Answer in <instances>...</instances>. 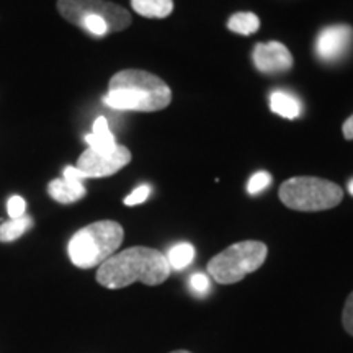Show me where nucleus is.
I'll return each instance as SVG.
<instances>
[{"label": "nucleus", "instance_id": "nucleus-9", "mask_svg": "<svg viewBox=\"0 0 353 353\" xmlns=\"http://www.w3.org/2000/svg\"><path fill=\"white\" fill-rule=\"evenodd\" d=\"M254 64L263 74H283L293 68V56L278 41L259 43L254 50Z\"/></svg>", "mask_w": 353, "mask_h": 353}, {"label": "nucleus", "instance_id": "nucleus-2", "mask_svg": "<svg viewBox=\"0 0 353 353\" xmlns=\"http://www.w3.org/2000/svg\"><path fill=\"white\" fill-rule=\"evenodd\" d=\"M105 103L121 112H159L169 107L172 90L161 77L139 69L120 70L112 77Z\"/></svg>", "mask_w": 353, "mask_h": 353}, {"label": "nucleus", "instance_id": "nucleus-17", "mask_svg": "<svg viewBox=\"0 0 353 353\" xmlns=\"http://www.w3.org/2000/svg\"><path fill=\"white\" fill-rule=\"evenodd\" d=\"M79 28H82L83 32L90 33L92 37H105V34L112 33V28H110L108 21L103 19V17L99 15H85L83 19L79 20L76 25Z\"/></svg>", "mask_w": 353, "mask_h": 353}, {"label": "nucleus", "instance_id": "nucleus-15", "mask_svg": "<svg viewBox=\"0 0 353 353\" xmlns=\"http://www.w3.org/2000/svg\"><path fill=\"white\" fill-rule=\"evenodd\" d=\"M33 226V219L30 216H21V218L6 221L0 224V242H13L20 239L26 231Z\"/></svg>", "mask_w": 353, "mask_h": 353}, {"label": "nucleus", "instance_id": "nucleus-1", "mask_svg": "<svg viewBox=\"0 0 353 353\" xmlns=\"http://www.w3.org/2000/svg\"><path fill=\"white\" fill-rule=\"evenodd\" d=\"M167 257L151 247H130L99 267L97 281L108 290H121L141 281L148 286L164 283L170 275Z\"/></svg>", "mask_w": 353, "mask_h": 353}, {"label": "nucleus", "instance_id": "nucleus-20", "mask_svg": "<svg viewBox=\"0 0 353 353\" xmlns=\"http://www.w3.org/2000/svg\"><path fill=\"white\" fill-rule=\"evenodd\" d=\"M149 195H151V187L149 185H141L136 190H132L125 198V205L126 206H136V205H141V203H144L148 200Z\"/></svg>", "mask_w": 353, "mask_h": 353}, {"label": "nucleus", "instance_id": "nucleus-16", "mask_svg": "<svg viewBox=\"0 0 353 353\" xmlns=\"http://www.w3.org/2000/svg\"><path fill=\"white\" fill-rule=\"evenodd\" d=\"M228 28L234 33L239 34H252L260 28L259 17L252 12H239L234 15L228 21Z\"/></svg>", "mask_w": 353, "mask_h": 353}, {"label": "nucleus", "instance_id": "nucleus-22", "mask_svg": "<svg viewBox=\"0 0 353 353\" xmlns=\"http://www.w3.org/2000/svg\"><path fill=\"white\" fill-rule=\"evenodd\" d=\"M342 324L343 329H345L350 335H353V291L350 293V296L347 298L345 306H343Z\"/></svg>", "mask_w": 353, "mask_h": 353}, {"label": "nucleus", "instance_id": "nucleus-18", "mask_svg": "<svg viewBox=\"0 0 353 353\" xmlns=\"http://www.w3.org/2000/svg\"><path fill=\"white\" fill-rule=\"evenodd\" d=\"M270 183H272V175L268 174V172H263V170L257 172V174L250 176L249 183H247V192H249L250 195H257V193L267 188Z\"/></svg>", "mask_w": 353, "mask_h": 353}, {"label": "nucleus", "instance_id": "nucleus-7", "mask_svg": "<svg viewBox=\"0 0 353 353\" xmlns=\"http://www.w3.org/2000/svg\"><path fill=\"white\" fill-rule=\"evenodd\" d=\"M131 162V152L125 145L117 144L110 151H95L88 148L77 161V169L87 179H101L120 172Z\"/></svg>", "mask_w": 353, "mask_h": 353}, {"label": "nucleus", "instance_id": "nucleus-25", "mask_svg": "<svg viewBox=\"0 0 353 353\" xmlns=\"http://www.w3.org/2000/svg\"><path fill=\"white\" fill-rule=\"evenodd\" d=\"M170 353H192V352H188V350H175V352H170Z\"/></svg>", "mask_w": 353, "mask_h": 353}, {"label": "nucleus", "instance_id": "nucleus-21", "mask_svg": "<svg viewBox=\"0 0 353 353\" xmlns=\"http://www.w3.org/2000/svg\"><path fill=\"white\" fill-rule=\"evenodd\" d=\"M7 213L10 216V219H17L25 216L26 213V201L19 195H13L7 203Z\"/></svg>", "mask_w": 353, "mask_h": 353}, {"label": "nucleus", "instance_id": "nucleus-4", "mask_svg": "<svg viewBox=\"0 0 353 353\" xmlns=\"http://www.w3.org/2000/svg\"><path fill=\"white\" fill-rule=\"evenodd\" d=\"M343 198L337 183L317 176H293L280 187V200L294 211H325L335 208Z\"/></svg>", "mask_w": 353, "mask_h": 353}, {"label": "nucleus", "instance_id": "nucleus-5", "mask_svg": "<svg viewBox=\"0 0 353 353\" xmlns=\"http://www.w3.org/2000/svg\"><path fill=\"white\" fill-rule=\"evenodd\" d=\"M268 249L263 242L242 241L214 255L208 263V273L221 285H232L262 267Z\"/></svg>", "mask_w": 353, "mask_h": 353}, {"label": "nucleus", "instance_id": "nucleus-6", "mask_svg": "<svg viewBox=\"0 0 353 353\" xmlns=\"http://www.w3.org/2000/svg\"><path fill=\"white\" fill-rule=\"evenodd\" d=\"M57 10L69 23L77 25L85 15H99L108 21L112 33L123 32L131 25V13L108 0H57Z\"/></svg>", "mask_w": 353, "mask_h": 353}, {"label": "nucleus", "instance_id": "nucleus-3", "mask_svg": "<svg viewBox=\"0 0 353 353\" xmlns=\"http://www.w3.org/2000/svg\"><path fill=\"white\" fill-rule=\"evenodd\" d=\"M125 231L117 221H97L82 228L70 237L68 254L70 262L79 268L100 267L121 245Z\"/></svg>", "mask_w": 353, "mask_h": 353}, {"label": "nucleus", "instance_id": "nucleus-10", "mask_svg": "<svg viewBox=\"0 0 353 353\" xmlns=\"http://www.w3.org/2000/svg\"><path fill=\"white\" fill-rule=\"evenodd\" d=\"M83 180H87V176L76 165H69L64 169L63 179L52 180L48 185V193L52 200L61 205H70V203H76L85 196Z\"/></svg>", "mask_w": 353, "mask_h": 353}, {"label": "nucleus", "instance_id": "nucleus-13", "mask_svg": "<svg viewBox=\"0 0 353 353\" xmlns=\"http://www.w3.org/2000/svg\"><path fill=\"white\" fill-rule=\"evenodd\" d=\"M131 7L145 19H165L174 10V0H131Z\"/></svg>", "mask_w": 353, "mask_h": 353}, {"label": "nucleus", "instance_id": "nucleus-24", "mask_svg": "<svg viewBox=\"0 0 353 353\" xmlns=\"http://www.w3.org/2000/svg\"><path fill=\"white\" fill-rule=\"evenodd\" d=\"M348 193H350V195L353 196V179L350 180V182H348Z\"/></svg>", "mask_w": 353, "mask_h": 353}, {"label": "nucleus", "instance_id": "nucleus-23", "mask_svg": "<svg viewBox=\"0 0 353 353\" xmlns=\"http://www.w3.org/2000/svg\"><path fill=\"white\" fill-rule=\"evenodd\" d=\"M342 132H343V136H345V139H348V141L353 139V114L348 118L345 123H343Z\"/></svg>", "mask_w": 353, "mask_h": 353}, {"label": "nucleus", "instance_id": "nucleus-11", "mask_svg": "<svg viewBox=\"0 0 353 353\" xmlns=\"http://www.w3.org/2000/svg\"><path fill=\"white\" fill-rule=\"evenodd\" d=\"M270 108L273 113L280 114L286 120H294L303 112V105L296 97H293L290 92L275 90L270 95Z\"/></svg>", "mask_w": 353, "mask_h": 353}, {"label": "nucleus", "instance_id": "nucleus-14", "mask_svg": "<svg viewBox=\"0 0 353 353\" xmlns=\"http://www.w3.org/2000/svg\"><path fill=\"white\" fill-rule=\"evenodd\" d=\"M165 257L167 262H169L170 270L180 272L193 262V259H195V247L188 244V242H180V244L172 247Z\"/></svg>", "mask_w": 353, "mask_h": 353}, {"label": "nucleus", "instance_id": "nucleus-12", "mask_svg": "<svg viewBox=\"0 0 353 353\" xmlns=\"http://www.w3.org/2000/svg\"><path fill=\"white\" fill-rule=\"evenodd\" d=\"M85 143L88 148L95 149V151H110L118 143L114 141L113 132L110 131L108 121L105 117H99L94 123V131L85 136Z\"/></svg>", "mask_w": 353, "mask_h": 353}, {"label": "nucleus", "instance_id": "nucleus-8", "mask_svg": "<svg viewBox=\"0 0 353 353\" xmlns=\"http://www.w3.org/2000/svg\"><path fill=\"white\" fill-rule=\"evenodd\" d=\"M353 44V28L348 25H332L324 28L316 39V56L324 63L341 61Z\"/></svg>", "mask_w": 353, "mask_h": 353}, {"label": "nucleus", "instance_id": "nucleus-19", "mask_svg": "<svg viewBox=\"0 0 353 353\" xmlns=\"http://www.w3.org/2000/svg\"><path fill=\"white\" fill-rule=\"evenodd\" d=\"M190 288H192L193 293L200 294H206L210 291V278L205 275V273H193L188 280Z\"/></svg>", "mask_w": 353, "mask_h": 353}]
</instances>
